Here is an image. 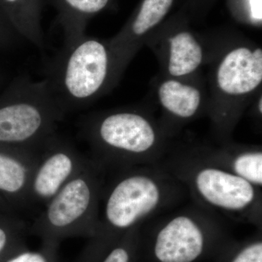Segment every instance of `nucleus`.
Returning <instances> with one entry per match:
<instances>
[{"label": "nucleus", "mask_w": 262, "mask_h": 262, "mask_svg": "<svg viewBox=\"0 0 262 262\" xmlns=\"http://www.w3.org/2000/svg\"><path fill=\"white\" fill-rule=\"evenodd\" d=\"M93 161L104 169L147 165L166 149V129L147 112L125 107L90 114L79 122Z\"/></svg>", "instance_id": "1"}, {"label": "nucleus", "mask_w": 262, "mask_h": 262, "mask_svg": "<svg viewBox=\"0 0 262 262\" xmlns=\"http://www.w3.org/2000/svg\"><path fill=\"white\" fill-rule=\"evenodd\" d=\"M178 186L168 173L147 165L117 169L103 184L97 232L87 245L106 247L171 204Z\"/></svg>", "instance_id": "2"}, {"label": "nucleus", "mask_w": 262, "mask_h": 262, "mask_svg": "<svg viewBox=\"0 0 262 262\" xmlns=\"http://www.w3.org/2000/svg\"><path fill=\"white\" fill-rule=\"evenodd\" d=\"M44 79L66 115L88 107L117 85L108 39L84 34L63 43L46 66Z\"/></svg>", "instance_id": "3"}, {"label": "nucleus", "mask_w": 262, "mask_h": 262, "mask_svg": "<svg viewBox=\"0 0 262 262\" xmlns=\"http://www.w3.org/2000/svg\"><path fill=\"white\" fill-rule=\"evenodd\" d=\"M262 83V49L248 41L230 45L215 59L210 75L207 112L216 134L228 138Z\"/></svg>", "instance_id": "4"}, {"label": "nucleus", "mask_w": 262, "mask_h": 262, "mask_svg": "<svg viewBox=\"0 0 262 262\" xmlns=\"http://www.w3.org/2000/svg\"><path fill=\"white\" fill-rule=\"evenodd\" d=\"M105 170L91 159L85 168L45 205L29 233L60 245L70 237L92 238L99 225Z\"/></svg>", "instance_id": "5"}, {"label": "nucleus", "mask_w": 262, "mask_h": 262, "mask_svg": "<svg viewBox=\"0 0 262 262\" xmlns=\"http://www.w3.org/2000/svg\"><path fill=\"white\" fill-rule=\"evenodd\" d=\"M66 116L44 78L24 75L0 105V146L38 153Z\"/></svg>", "instance_id": "6"}, {"label": "nucleus", "mask_w": 262, "mask_h": 262, "mask_svg": "<svg viewBox=\"0 0 262 262\" xmlns=\"http://www.w3.org/2000/svg\"><path fill=\"white\" fill-rule=\"evenodd\" d=\"M173 173L190 188L203 206L233 216L258 220V189L227 169L212 163L203 155L179 162Z\"/></svg>", "instance_id": "7"}, {"label": "nucleus", "mask_w": 262, "mask_h": 262, "mask_svg": "<svg viewBox=\"0 0 262 262\" xmlns=\"http://www.w3.org/2000/svg\"><path fill=\"white\" fill-rule=\"evenodd\" d=\"M86 158L63 137L55 134L39 149L33 172L29 199L31 206L48 203L86 165Z\"/></svg>", "instance_id": "8"}, {"label": "nucleus", "mask_w": 262, "mask_h": 262, "mask_svg": "<svg viewBox=\"0 0 262 262\" xmlns=\"http://www.w3.org/2000/svg\"><path fill=\"white\" fill-rule=\"evenodd\" d=\"M200 211L179 212L162 222L154 253L160 262H193L204 251L206 231L215 222Z\"/></svg>", "instance_id": "9"}, {"label": "nucleus", "mask_w": 262, "mask_h": 262, "mask_svg": "<svg viewBox=\"0 0 262 262\" xmlns=\"http://www.w3.org/2000/svg\"><path fill=\"white\" fill-rule=\"evenodd\" d=\"M173 3V0H143L130 24L115 37L108 39L113 55L117 83L136 53L146 44L150 32L168 14Z\"/></svg>", "instance_id": "10"}, {"label": "nucleus", "mask_w": 262, "mask_h": 262, "mask_svg": "<svg viewBox=\"0 0 262 262\" xmlns=\"http://www.w3.org/2000/svg\"><path fill=\"white\" fill-rule=\"evenodd\" d=\"M146 44L154 49L159 58L164 77L195 78L206 61V51L201 39L186 29L159 39H148Z\"/></svg>", "instance_id": "11"}, {"label": "nucleus", "mask_w": 262, "mask_h": 262, "mask_svg": "<svg viewBox=\"0 0 262 262\" xmlns=\"http://www.w3.org/2000/svg\"><path fill=\"white\" fill-rule=\"evenodd\" d=\"M39 152L0 146V198L17 213L30 210L29 186Z\"/></svg>", "instance_id": "12"}, {"label": "nucleus", "mask_w": 262, "mask_h": 262, "mask_svg": "<svg viewBox=\"0 0 262 262\" xmlns=\"http://www.w3.org/2000/svg\"><path fill=\"white\" fill-rule=\"evenodd\" d=\"M156 96L165 117L184 123L207 111L208 94L194 79L163 77L157 82Z\"/></svg>", "instance_id": "13"}, {"label": "nucleus", "mask_w": 262, "mask_h": 262, "mask_svg": "<svg viewBox=\"0 0 262 262\" xmlns=\"http://www.w3.org/2000/svg\"><path fill=\"white\" fill-rule=\"evenodd\" d=\"M208 160L247 181L258 189L262 187V151L259 147L237 146L204 151Z\"/></svg>", "instance_id": "14"}, {"label": "nucleus", "mask_w": 262, "mask_h": 262, "mask_svg": "<svg viewBox=\"0 0 262 262\" xmlns=\"http://www.w3.org/2000/svg\"><path fill=\"white\" fill-rule=\"evenodd\" d=\"M61 12L63 43L72 42L84 35L90 17L107 7L110 0H56Z\"/></svg>", "instance_id": "15"}, {"label": "nucleus", "mask_w": 262, "mask_h": 262, "mask_svg": "<svg viewBox=\"0 0 262 262\" xmlns=\"http://www.w3.org/2000/svg\"><path fill=\"white\" fill-rule=\"evenodd\" d=\"M14 10L15 23L24 39L39 51L46 48L44 34L40 23L39 0H5Z\"/></svg>", "instance_id": "16"}, {"label": "nucleus", "mask_w": 262, "mask_h": 262, "mask_svg": "<svg viewBox=\"0 0 262 262\" xmlns=\"http://www.w3.org/2000/svg\"><path fill=\"white\" fill-rule=\"evenodd\" d=\"M27 233L29 227L20 215L0 214V262L27 247Z\"/></svg>", "instance_id": "17"}, {"label": "nucleus", "mask_w": 262, "mask_h": 262, "mask_svg": "<svg viewBox=\"0 0 262 262\" xmlns=\"http://www.w3.org/2000/svg\"><path fill=\"white\" fill-rule=\"evenodd\" d=\"M139 227L131 229L117 239L110 247L89 260L81 262H132L133 242Z\"/></svg>", "instance_id": "18"}, {"label": "nucleus", "mask_w": 262, "mask_h": 262, "mask_svg": "<svg viewBox=\"0 0 262 262\" xmlns=\"http://www.w3.org/2000/svg\"><path fill=\"white\" fill-rule=\"evenodd\" d=\"M60 245L42 243L37 250H29L28 246L8 256L3 262H59Z\"/></svg>", "instance_id": "19"}, {"label": "nucleus", "mask_w": 262, "mask_h": 262, "mask_svg": "<svg viewBox=\"0 0 262 262\" xmlns=\"http://www.w3.org/2000/svg\"><path fill=\"white\" fill-rule=\"evenodd\" d=\"M232 262H262L261 241L253 243L243 248Z\"/></svg>", "instance_id": "20"}, {"label": "nucleus", "mask_w": 262, "mask_h": 262, "mask_svg": "<svg viewBox=\"0 0 262 262\" xmlns=\"http://www.w3.org/2000/svg\"><path fill=\"white\" fill-rule=\"evenodd\" d=\"M250 18L252 23H261L262 0H248Z\"/></svg>", "instance_id": "21"}, {"label": "nucleus", "mask_w": 262, "mask_h": 262, "mask_svg": "<svg viewBox=\"0 0 262 262\" xmlns=\"http://www.w3.org/2000/svg\"><path fill=\"white\" fill-rule=\"evenodd\" d=\"M0 214H8V215H20L18 213H17L14 209L11 208L4 201L0 198Z\"/></svg>", "instance_id": "22"}, {"label": "nucleus", "mask_w": 262, "mask_h": 262, "mask_svg": "<svg viewBox=\"0 0 262 262\" xmlns=\"http://www.w3.org/2000/svg\"><path fill=\"white\" fill-rule=\"evenodd\" d=\"M257 100H256V114H257L258 116L261 117V114H262V98H261V95L259 94L257 96Z\"/></svg>", "instance_id": "23"}]
</instances>
